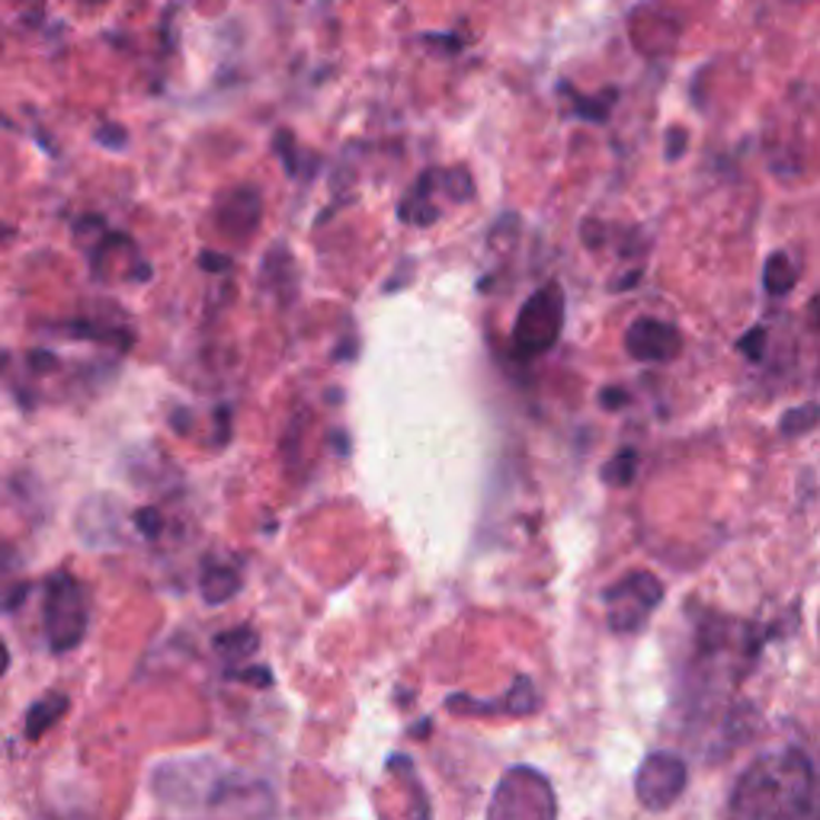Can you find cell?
<instances>
[{
  "mask_svg": "<svg viewBox=\"0 0 820 820\" xmlns=\"http://www.w3.org/2000/svg\"><path fill=\"white\" fill-rule=\"evenodd\" d=\"M151 792L164 808L184 814H276L273 786L215 757H177L151 772Z\"/></svg>",
  "mask_w": 820,
  "mask_h": 820,
  "instance_id": "6da1fadb",
  "label": "cell"
},
{
  "mask_svg": "<svg viewBox=\"0 0 820 820\" xmlns=\"http://www.w3.org/2000/svg\"><path fill=\"white\" fill-rule=\"evenodd\" d=\"M734 818L811 820L818 814V769L801 747H782L743 769L728 798Z\"/></svg>",
  "mask_w": 820,
  "mask_h": 820,
  "instance_id": "7a4b0ae2",
  "label": "cell"
},
{
  "mask_svg": "<svg viewBox=\"0 0 820 820\" xmlns=\"http://www.w3.org/2000/svg\"><path fill=\"white\" fill-rule=\"evenodd\" d=\"M90 629V606H87V590L83 583L58 571L42 586V632L55 654H68L80 648Z\"/></svg>",
  "mask_w": 820,
  "mask_h": 820,
  "instance_id": "3957f363",
  "label": "cell"
},
{
  "mask_svg": "<svg viewBox=\"0 0 820 820\" xmlns=\"http://www.w3.org/2000/svg\"><path fill=\"white\" fill-rule=\"evenodd\" d=\"M491 820H552L557 818V798L545 772L535 767H513L503 772L487 804Z\"/></svg>",
  "mask_w": 820,
  "mask_h": 820,
  "instance_id": "277c9868",
  "label": "cell"
},
{
  "mask_svg": "<svg viewBox=\"0 0 820 820\" xmlns=\"http://www.w3.org/2000/svg\"><path fill=\"white\" fill-rule=\"evenodd\" d=\"M561 334H564V292L555 283H549L532 292L513 320V353L523 363L545 356L549 349H555Z\"/></svg>",
  "mask_w": 820,
  "mask_h": 820,
  "instance_id": "5b68a950",
  "label": "cell"
},
{
  "mask_svg": "<svg viewBox=\"0 0 820 820\" xmlns=\"http://www.w3.org/2000/svg\"><path fill=\"white\" fill-rule=\"evenodd\" d=\"M606 625L615 635H638L663 603V583L651 571H629L603 590Z\"/></svg>",
  "mask_w": 820,
  "mask_h": 820,
  "instance_id": "8992f818",
  "label": "cell"
},
{
  "mask_svg": "<svg viewBox=\"0 0 820 820\" xmlns=\"http://www.w3.org/2000/svg\"><path fill=\"white\" fill-rule=\"evenodd\" d=\"M689 786V763L673 750H654L635 772V798L644 811L661 814L680 801Z\"/></svg>",
  "mask_w": 820,
  "mask_h": 820,
  "instance_id": "52a82bcc",
  "label": "cell"
},
{
  "mask_svg": "<svg viewBox=\"0 0 820 820\" xmlns=\"http://www.w3.org/2000/svg\"><path fill=\"white\" fill-rule=\"evenodd\" d=\"M542 695L532 683V676L516 673L513 686L503 692V699H477L468 692H452L446 695V709L462 718H484V714H503V718H530L539 712Z\"/></svg>",
  "mask_w": 820,
  "mask_h": 820,
  "instance_id": "ba28073f",
  "label": "cell"
},
{
  "mask_svg": "<svg viewBox=\"0 0 820 820\" xmlns=\"http://www.w3.org/2000/svg\"><path fill=\"white\" fill-rule=\"evenodd\" d=\"M625 353L638 363L663 366V363H670V359H676L683 353V334L670 320L641 315L625 330Z\"/></svg>",
  "mask_w": 820,
  "mask_h": 820,
  "instance_id": "9c48e42d",
  "label": "cell"
},
{
  "mask_svg": "<svg viewBox=\"0 0 820 820\" xmlns=\"http://www.w3.org/2000/svg\"><path fill=\"white\" fill-rule=\"evenodd\" d=\"M215 218H218V228L225 238L247 240L260 228V218H264L260 192L254 186H235L231 192H225L218 199Z\"/></svg>",
  "mask_w": 820,
  "mask_h": 820,
  "instance_id": "30bf717a",
  "label": "cell"
},
{
  "mask_svg": "<svg viewBox=\"0 0 820 820\" xmlns=\"http://www.w3.org/2000/svg\"><path fill=\"white\" fill-rule=\"evenodd\" d=\"M439 189V167H426L424 174L411 184V189L404 192L401 206H397V218L404 225H414V228H429L439 221V209H436V199L433 192Z\"/></svg>",
  "mask_w": 820,
  "mask_h": 820,
  "instance_id": "8fae6325",
  "label": "cell"
},
{
  "mask_svg": "<svg viewBox=\"0 0 820 820\" xmlns=\"http://www.w3.org/2000/svg\"><path fill=\"white\" fill-rule=\"evenodd\" d=\"M244 586L238 564H202V574H199V590H202V600L209 606H225L231 603Z\"/></svg>",
  "mask_w": 820,
  "mask_h": 820,
  "instance_id": "7c38bea8",
  "label": "cell"
},
{
  "mask_svg": "<svg viewBox=\"0 0 820 820\" xmlns=\"http://www.w3.org/2000/svg\"><path fill=\"white\" fill-rule=\"evenodd\" d=\"M213 648L218 651V658L225 661V666H240L244 661H250L260 648V635L254 625H238V629H228V632H218L213 638Z\"/></svg>",
  "mask_w": 820,
  "mask_h": 820,
  "instance_id": "4fadbf2b",
  "label": "cell"
},
{
  "mask_svg": "<svg viewBox=\"0 0 820 820\" xmlns=\"http://www.w3.org/2000/svg\"><path fill=\"white\" fill-rule=\"evenodd\" d=\"M273 151H276V158L283 160V170L289 174L292 180H302V177H315V170H318V155H302V148H298V141H295V135L289 129H279V132L273 135Z\"/></svg>",
  "mask_w": 820,
  "mask_h": 820,
  "instance_id": "5bb4252c",
  "label": "cell"
},
{
  "mask_svg": "<svg viewBox=\"0 0 820 820\" xmlns=\"http://www.w3.org/2000/svg\"><path fill=\"white\" fill-rule=\"evenodd\" d=\"M798 286V266L786 250H772L763 264V289L769 298H786Z\"/></svg>",
  "mask_w": 820,
  "mask_h": 820,
  "instance_id": "9a60e30c",
  "label": "cell"
},
{
  "mask_svg": "<svg viewBox=\"0 0 820 820\" xmlns=\"http://www.w3.org/2000/svg\"><path fill=\"white\" fill-rule=\"evenodd\" d=\"M561 93H567L571 97V103H574V116L577 119H586V122H609V112H612V107H615V100H619V90L615 87H606L603 93H596V97H583V93H577L567 80H561Z\"/></svg>",
  "mask_w": 820,
  "mask_h": 820,
  "instance_id": "2e32d148",
  "label": "cell"
},
{
  "mask_svg": "<svg viewBox=\"0 0 820 820\" xmlns=\"http://www.w3.org/2000/svg\"><path fill=\"white\" fill-rule=\"evenodd\" d=\"M68 695L65 692H49V695H42L32 709L27 712V738L29 741H39L49 728H52L55 721L61 718V714L68 712Z\"/></svg>",
  "mask_w": 820,
  "mask_h": 820,
  "instance_id": "e0dca14e",
  "label": "cell"
},
{
  "mask_svg": "<svg viewBox=\"0 0 820 820\" xmlns=\"http://www.w3.org/2000/svg\"><path fill=\"white\" fill-rule=\"evenodd\" d=\"M638 465H641V455H638L635 446H622L603 465L600 477H603V484H609V487H632L638 477Z\"/></svg>",
  "mask_w": 820,
  "mask_h": 820,
  "instance_id": "ac0fdd59",
  "label": "cell"
},
{
  "mask_svg": "<svg viewBox=\"0 0 820 820\" xmlns=\"http://www.w3.org/2000/svg\"><path fill=\"white\" fill-rule=\"evenodd\" d=\"M439 189L449 196V202L455 206H465L475 199V180L468 174V167H449V170H439Z\"/></svg>",
  "mask_w": 820,
  "mask_h": 820,
  "instance_id": "d6986e66",
  "label": "cell"
},
{
  "mask_svg": "<svg viewBox=\"0 0 820 820\" xmlns=\"http://www.w3.org/2000/svg\"><path fill=\"white\" fill-rule=\"evenodd\" d=\"M818 421H820V407L814 404V401H808V404L792 407V411H786V414H782V421H779V433H782V436H804V433L818 429Z\"/></svg>",
  "mask_w": 820,
  "mask_h": 820,
  "instance_id": "ffe728a7",
  "label": "cell"
},
{
  "mask_svg": "<svg viewBox=\"0 0 820 820\" xmlns=\"http://www.w3.org/2000/svg\"><path fill=\"white\" fill-rule=\"evenodd\" d=\"M225 676L228 680H235V683H244V686H257V689H269L276 683V676H273V670L266 666V663H257V666H228L225 670Z\"/></svg>",
  "mask_w": 820,
  "mask_h": 820,
  "instance_id": "44dd1931",
  "label": "cell"
},
{
  "mask_svg": "<svg viewBox=\"0 0 820 820\" xmlns=\"http://www.w3.org/2000/svg\"><path fill=\"white\" fill-rule=\"evenodd\" d=\"M767 340H769L767 327H763V324H757V327H750L741 340H738V349H741L750 363H763V359H767Z\"/></svg>",
  "mask_w": 820,
  "mask_h": 820,
  "instance_id": "7402d4cb",
  "label": "cell"
},
{
  "mask_svg": "<svg viewBox=\"0 0 820 820\" xmlns=\"http://www.w3.org/2000/svg\"><path fill=\"white\" fill-rule=\"evenodd\" d=\"M132 523H135V530L141 532L145 539H151V542L164 535V513L155 510V506H141V510H135Z\"/></svg>",
  "mask_w": 820,
  "mask_h": 820,
  "instance_id": "603a6c76",
  "label": "cell"
},
{
  "mask_svg": "<svg viewBox=\"0 0 820 820\" xmlns=\"http://www.w3.org/2000/svg\"><path fill=\"white\" fill-rule=\"evenodd\" d=\"M686 148H689V132L683 126L666 129V138H663V158L670 160V164H676V160L686 155Z\"/></svg>",
  "mask_w": 820,
  "mask_h": 820,
  "instance_id": "cb8c5ba5",
  "label": "cell"
},
{
  "mask_svg": "<svg viewBox=\"0 0 820 820\" xmlns=\"http://www.w3.org/2000/svg\"><path fill=\"white\" fill-rule=\"evenodd\" d=\"M231 421H235L231 407L228 404H218V411H215V446L218 449L231 443Z\"/></svg>",
  "mask_w": 820,
  "mask_h": 820,
  "instance_id": "d4e9b609",
  "label": "cell"
},
{
  "mask_svg": "<svg viewBox=\"0 0 820 820\" xmlns=\"http://www.w3.org/2000/svg\"><path fill=\"white\" fill-rule=\"evenodd\" d=\"M581 240H583V247L600 250V247H603V240H606V225H603L600 218H586V221L581 225Z\"/></svg>",
  "mask_w": 820,
  "mask_h": 820,
  "instance_id": "484cf974",
  "label": "cell"
},
{
  "mask_svg": "<svg viewBox=\"0 0 820 820\" xmlns=\"http://www.w3.org/2000/svg\"><path fill=\"white\" fill-rule=\"evenodd\" d=\"M600 407L603 411H622V407H629L632 404V395L625 392V388H619V385H606L603 392H600Z\"/></svg>",
  "mask_w": 820,
  "mask_h": 820,
  "instance_id": "4316f807",
  "label": "cell"
},
{
  "mask_svg": "<svg viewBox=\"0 0 820 820\" xmlns=\"http://www.w3.org/2000/svg\"><path fill=\"white\" fill-rule=\"evenodd\" d=\"M97 141H100L103 148L122 151V148L129 145V132H126L122 126H103V129H97Z\"/></svg>",
  "mask_w": 820,
  "mask_h": 820,
  "instance_id": "83f0119b",
  "label": "cell"
},
{
  "mask_svg": "<svg viewBox=\"0 0 820 820\" xmlns=\"http://www.w3.org/2000/svg\"><path fill=\"white\" fill-rule=\"evenodd\" d=\"M196 264H199V269H206V273H228L235 266V260L225 257V254H215V250H202Z\"/></svg>",
  "mask_w": 820,
  "mask_h": 820,
  "instance_id": "f1b7e54d",
  "label": "cell"
},
{
  "mask_svg": "<svg viewBox=\"0 0 820 820\" xmlns=\"http://www.w3.org/2000/svg\"><path fill=\"white\" fill-rule=\"evenodd\" d=\"M407 273H414V260H411V257H404V260L397 264L395 276H392V279L385 283V292L392 295V292L404 289V286H407Z\"/></svg>",
  "mask_w": 820,
  "mask_h": 820,
  "instance_id": "f546056e",
  "label": "cell"
},
{
  "mask_svg": "<svg viewBox=\"0 0 820 820\" xmlns=\"http://www.w3.org/2000/svg\"><path fill=\"white\" fill-rule=\"evenodd\" d=\"M356 353H359V340L356 337H344L340 344L330 349V359L334 363H349V359H356Z\"/></svg>",
  "mask_w": 820,
  "mask_h": 820,
  "instance_id": "4dcf8cb0",
  "label": "cell"
},
{
  "mask_svg": "<svg viewBox=\"0 0 820 820\" xmlns=\"http://www.w3.org/2000/svg\"><path fill=\"white\" fill-rule=\"evenodd\" d=\"M641 276H644V269H641V266H635V269H629L625 276H619V279H615V283H612L609 289H612V292H632L638 283H641Z\"/></svg>",
  "mask_w": 820,
  "mask_h": 820,
  "instance_id": "1f68e13d",
  "label": "cell"
},
{
  "mask_svg": "<svg viewBox=\"0 0 820 820\" xmlns=\"http://www.w3.org/2000/svg\"><path fill=\"white\" fill-rule=\"evenodd\" d=\"M29 366L36 372H52L58 369V359H55V353H29Z\"/></svg>",
  "mask_w": 820,
  "mask_h": 820,
  "instance_id": "d6a6232c",
  "label": "cell"
},
{
  "mask_svg": "<svg viewBox=\"0 0 820 820\" xmlns=\"http://www.w3.org/2000/svg\"><path fill=\"white\" fill-rule=\"evenodd\" d=\"M170 426H174V429H177L180 436H186V433L192 429V414H189L186 407H180V411H177V414L170 417Z\"/></svg>",
  "mask_w": 820,
  "mask_h": 820,
  "instance_id": "836d02e7",
  "label": "cell"
},
{
  "mask_svg": "<svg viewBox=\"0 0 820 820\" xmlns=\"http://www.w3.org/2000/svg\"><path fill=\"white\" fill-rule=\"evenodd\" d=\"M426 42H433V46H449L452 52H458L462 49V39H455V36H424Z\"/></svg>",
  "mask_w": 820,
  "mask_h": 820,
  "instance_id": "e575fe53",
  "label": "cell"
},
{
  "mask_svg": "<svg viewBox=\"0 0 820 820\" xmlns=\"http://www.w3.org/2000/svg\"><path fill=\"white\" fill-rule=\"evenodd\" d=\"M429 731H433V718H424V721H421V724H414L407 734H411V738H417V741H426V738H429Z\"/></svg>",
  "mask_w": 820,
  "mask_h": 820,
  "instance_id": "d590c367",
  "label": "cell"
},
{
  "mask_svg": "<svg viewBox=\"0 0 820 820\" xmlns=\"http://www.w3.org/2000/svg\"><path fill=\"white\" fill-rule=\"evenodd\" d=\"M330 446H337L340 455H349V439H346V429H334V433H330Z\"/></svg>",
  "mask_w": 820,
  "mask_h": 820,
  "instance_id": "8d00e7d4",
  "label": "cell"
},
{
  "mask_svg": "<svg viewBox=\"0 0 820 820\" xmlns=\"http://www.w3.org/2000/svg\"><path fill=\"white\" fill-rule=\"evenodd\" d=\"M7 666H10V651L3 648V641H0V676L7 673Z\"/></svg>",
  "mask_w": 820,
  "mask_h": 820,
  "instance_id": "74e56055",
  "label": "cell"
}]
</instances>
